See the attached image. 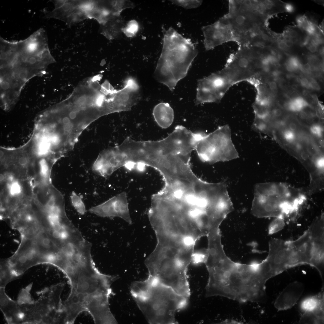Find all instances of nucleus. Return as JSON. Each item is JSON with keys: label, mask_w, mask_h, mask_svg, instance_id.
Masks as SVG:
<instances>
[{"label": "nucleus", "mask_w": 324, "mask_h": 324, "mask_svg": "<svg viewBox=\"0 0 324 324\" xmlns=\"http://www.w3.org/2000/svg\"><path fill=\"white\" fill-rule=\"evenodd\" d=\"M20 277L12 271L6 260L1 261L0 287L5 288L8 284Z\"/></svg>", "instance_id": "15"}, {"label": "nucleus", "mask_w": 324, "mask_h": 324, "mask_svg": "<svg viewBox=\"0 0 324 324\" xmlns=\"http://www.w3.org/2000/svg\"><path fill=\"white\" fill-rule=\"evenodd\" d=\"M304 290L303 284L296 281L289 284L280 293L274 303L278 310H287L296 303Z\"/></svg>", "instance_id": "11"}, {"label": "nucleus", "mask_w": 324, "mask_h": 324, "mask_svg": "<svg viewBox=\"0 0 324 324\" xmlns=\"http://www.w3.org/2000/svg\"><path fill=\"white\" fill-rule=\"evenodd\" d=\"M39 168L41 175L44 178L47 177L50 170L49 166L47 161L42 159L39 162Z\"/></svg>", "instance_id": "23"}, {"label": "nucleus", "mask_w": 324, "mask_h": 324, "mask_svg": "<svg viewBox=\"0 0 324 324\" xmlns=\"http://www.w3.org/2000/svg\"><path fill=\"white\" fill-rule=\"evenodd\" d=\"M278 39L280 41H285V37L283 36H280L278 38Z\"/></svg>", "instance_id": "48"}, {"label": "nucleus", "mask_w": 324, "mask_h": 324, "mask_svg": "<svg viewBox=\"0 0 324 324\" xmlns=\"http://www.w3.org/2000/svg\"><path fill=\"white\" fill-rule=\"evenodd\" d=\"M2 88L4 90H7L10 87L9 83L6 81H4L2 82L1 84Z\"/></svg>", "instance_id": "34"}, {"label": "nucleus", "mask_w": 324, "mask_h": 324, "mask_svg": "<svg viewBox=\"0 0 324 324\" xmlns=\"http://www.w3.org/2000/svg\"><path fill=\"white\" fill-rule=\"evenodd\" d=\"M296 124L292 122H291L289 124V129L295 131L296 129Z\"/></svg>", "instance_id": "40"}, {"label": "nucleus", "mask_w": 324, "mask_h": 324, "mask_svg": "<svg viewBox=\"0 0 324 324\" xmlns=\"http://www.w3.org/2000/svg\"><path fill=\"white\" fill-rule=\"evenodd\" d=\"M198 51L191 40L170 28L166 32L163 50L154 72V78L173 91L186 76Z\"/></svg>", "instance_id": "2"}, {"label": "nucleus", "mask_w": 324, "mask_h": 324, "mask_svg": "<svg viewBox=\"0 0 324 324\" xmlns=\"http://www.w3.org/2000/svg\"><path fill=\"white\" fill-rule=\"evenodd\" d=\"M224 16L235 42L245 34L263 26L267 17L260 11L257 0H229V12Z\"/></svg>", "instance_id": "6"}, {"label": "nucleus", "mask_w": 324, "mask_h": 324, "mask_svg": "<svg viewBox=\"0 0 324 324\" xmlns=\"http://www.w3.org/2000/svg\"><path fill=\"white\" fill-rule=\"evenodd\" d=\"M305 19L303 16H301L299 17L297 19V21L299 24V25L301 26L305 22Z\"/></svg>", "instance_id": "41"}, {"label": "nucleus", "mask_w": 324, "mask_h": 324, "mask_svg": "<svg viewBox=\"0 0 324 324\" xmlns=\"http://www.w3.org/2000/svg\"><path fill=\"white\" fill-rule=\"evenodd\" d=\"M251 211L258 218H284L297 212L305 199L298 189L285 184L268 182L256 184Z\"/></svg>", "instance_id": "3"}, {"label": "nucleus", "mask_w": 324, "mask_h": 324, "mask_svg": "<svg viewBox=\"0 0 324 324\" xmlns=\"http://www.w3.org/2000/svg\"><path fill=\"white\" fill-rule=\"evenodd\" d=\"M303 68L306 71L308 72L310 71L309 70L310 65L308 63L302 66Z\"/></svg>", "instance_id": "43"}, {"label": "nucleus", "mask_w": 324, "mask_h": 324, "mask_svg": "<svg viewBox=\"0 0 324 324\" xmlns=\"http://www.w3.org/2000/svg\"><path fill=\"white\" fill-rule=\"evenodd\" d=\"M153 115L157 124L164 129L170 127L174 120L173 110L167 103L161 102L156 105L153 109Z\"/></svg>", "instance_id": "13"}, {"label": "nucleus", "mask_w": 324, "mask_h": 324, "mask_svg": "<svg viewBox=\"0 0 324 324\" xmlns=\"http://www.w3.org/2000/svg\"><path fill=\"white\" fill-rule=\"evenodd\" d=\"M3 178V176L2 175H1V177H0V180H2V179Z\"/></svg>", "instance_id": "51"}, {"label": "nucleus", "mask_w": 324, "mask_h": 324, "mask_svg": "<svg viewBox=\"0 0 324 324\" xmlns=\"http://www.w3.org/2000/svg\"><path fill=\"white\" fill-rule=\"evenodd\" d=\"M317 69V68L314 65H310L309 70L310 71H315Z\"/></svg>", "instance_id": "45"}, {"label": "nucleus", "mask_w": 324, "mask_h": 324, "mask_svg": "<svg viewBox=\"0 0 324 324\" xmlns=\"http://www.w3.org/2000/svg\"><path fill=\"white\" fill-rule=\"evenodd\" d=\"M70 197L72 204L76 211L80 214L84 215L86 212V208L81 197L73 191Z\"/></svg>", "instance_id": "17"}, {"label": "nucleus", "mask_w": 324, "mask_h": 324, "mask_svg": "<svg viewBox=\"0 0 324 324\" xmlns=\"http://www.w3.org/2000/svg\"><path fill=\"white\" fill-rule=\"evenodd\" d=\"M278 46L280 49H284L285 48L286 46L284 41H280L278 42Z\"/></svg>", "instance_id": "38"}, {"label": "nucleus", "mask_w": 324, "mask_h": 324, "mask_svg": "<svg viewBox=\"0 0 324 324\" xmlns=\"http://www.w3.org/2000/svg\"><path fill=\"white\" fill-rule=\"evenodd\" d=\"M324 221L323 214L312 222L308 230L312 243L313 267L324 278Z\"/></svg>", "instance_id": "9"}, {"label": "nucleus", "mask_w": 324, "mask_h": 324, "mask_svg": "<svg viewBox=\"0 0 324 324\" xmlns=\"http://www.w3.org/2000/svg\"><path fill=\"white\" fill-rule=\"evenodd\" d=\"M79 0H66L61 7L54 10L45 16L46 18H53L64 22L78 7Z\"/></svg>", "instance_id": "14"}, {"label": "nucleus", "mask_w": 324, "mask_h": 324, "mask_svg": "<svg viewBox=\"0 0 324 324\" xmlns=\"http://www.w3.org/2000/svg\"><path fill=\"white\" fill-rule=\"evenodd\" d=\"M298 35L297 32L295 30H292L290 32L289 36L290 38H297Z\"/></svg>", "instance_id": "37"}, {"label": "nucleus", "mask_w": 324, "mask_h": 324, "mask_svg": "<svg viewBox=\"0 0 324 324\" xmlns=\"http://www.w3.org/2000/svg\"><path fill=\"white\" fill-rule=\"evenodd\" d=\"M66 0H56L53 1L55 8L56 9L62 6L65 2Z\"/></svg>", "instance_id": "30"}, {"label": "nucleus", "mask_w": 324, "mask_h": 324, "mask_svg": "<svg viewBox=\"0 0 324 324\" xmlns=\"http://www.w3.org/2000/svg\"><path fill=\"white\" fill-rule=\"evenodd\" d=\"M130 292L150 324H177L175 313L187 306L189 298L149 276L144 280L133 282Z\"/></svg>", "instance_id": "1"}, {"label": "nucleus", "mask_w": 324, "mask_h": 324, "mask_svg": "<svg viewBox=\"0 0 324 324\" xmlns=\"http://www.w3.org/2000/svg\"><path fill=\"white\" fill-rule=\"evenodd\" d=\"M205 49L209 50L230 41H234L231 27L224 16L211 25L202 28Z\"/></svg>", "instance_id": "8"}, {"label": "nucleus", "mask_w": 324, "mask_h": 324, "mask_svg": "<svg viewBox=\"0 0 324 324\" xmlns=\"http://www.w3.org/2000/svg\"><path fill=\"white\" fill-rule=\"evenodd\" d=\"M290 40L294 44L296 43L297 42L298 39L297 38H290Z\"/></svg>", "instance_id": "47"}, {"label": "nucleus", "mask_w": 324, "mask_h": 324, "mask_svg": "<svg viewBox=\"0 0 324 324\" xmlns=\"http://www.w3.org/2000/svg\"><path fill=\"white\" fill-rule=\"evenodd\" d=\"M10 194L12 196H15L20 194L21 191V185L18 182L13 181L10 183L8 187Z\"/></svg>", "instance_id": "22"}, {"label": "nucleus", "mask_w": 324, "mask_h": 324, "mask_svg": "<svg viewBox=\"0 0 324 324\" xmlns=\"http://www.w3.org/2000/svg\"><path fill=\"white\" fill-rule=\"evenodd\" d=\"M195 150L202 161L211 164L229 161L239 157L227 124L219 127L208 134L203 132Z\"/></svg>", "instance_id": "5"}, {"label": "nucleus", "mask_w": 324, "mask_h": 324, "mask_svg": "<svg viewBox=\"0 0 324 324\" xmlns=\"http://www.w3.org/2000/svg\"><path fill=\"white\" fill-rule=\"evenodd\" d=\"M302 93L303 96L306 97L309 95V92L306 89H304L302 91Z\"/></svg>", "instance_id": "46"}, {"label": "nucleus", "mask_w": 324, "mask_h": 324, "mask_svg": "<svg viewBox=\"0 0 324 324\" xmlns=\"http://www.w3.org/2000/svg\"><path fill=\"white\" fill-rule=\"evenodd\" d=\"M299 112V117L301 119H304L306 118L307 115L305 112L303 110Z\"/></svg>", "instance_id": "39"}, {"label": "nucleus", "mask_w": 324, "mask_h": 324, "mask_svg": "<svg viewBox=\"0 0 324 324\" xmlns=\"http://www.w3.org/2000/svg\"><path fill=\"white\" fill-rule=\"evenodd\" d=\"M311 44H310L309 43H308L305 46H306V47L308 49L309 48H310V47L311 46Z\"/></svg>", "instance_id": "50"}, {"label": "nucleus", "mask_w": 324, "mask_h": 324, "mask_svg": "<svg viewBox=\"0 0 324 324\" xmlns=\"http://www.w3.org/2000/svg\"><path fill=\"white\" fill-rule=\"evenodd\" d=\"M282 135L284 140L289 143L293 142L296 138L295 131L289 129L285 130L283 132Z\"/></svg>", "instance_id": "25"}, {"label": "nucleus", "mask_w": 324, "mask_h": 324, "mask_svg": "<svg viewBox=\"0 0 324 324\" xmlns=\"http://www.w3.org/2000/svg\"><path fill=\"white\" fill-rule=\"evenodd\" d=\"M0 307L8 324H23L24 314L17 301L6 293L5 288L0 287Z\"/></svg>", "instance_id": "10"}, {"label": "nucleus", "mask_w": 324, "mask_h": 324, "mask_svg": "<svg viewBox=\"0 0 324 324\" xmlns=\"http://www.w3.org/2000/svg\"><path fill=\"white\" fill-rule=\"evenodd\" d=\"M19 163L20 165L22 166H24L26 164L27 162V160L26 158L24 157H22L20 158L18 160Z\"/></svg>", "instance_id": "36"}, {"label": "nucleus", "mask_w": 324, "mask_h": 324, "mask_svg": "<svg viewBox=\"0 0 324 324\" xmlns=\"http://www.w3.org/2000/svg\"><path fill=\"white\" fill-rule=\"evenodd\" d=\"M284 219L280 218H275L270 224L268 228V233L272 234L280 230L284 226Z\"/></svg>", "instance_id": "20"}, {"label": "nucleus", "mask_w": 324, "mask_h": 324, "mask_svg": "<svg viewBox=\"0 0 324 324\" xmlns=\"http://www.w3.org/2000/svg\"><path fill=\"white\" fill-rule=\"evenodd\" d=\"M286 77L287 78L291 79L294 77V75L292 74H289L286 75Z\"/></svg>", "instance_id": "49"}, {"label": "nucleus", "mask_w": 324, "mask_h": 324, "mask_svg": "<svg viewBox=\"0 0 324 324\" xmlns=\"http://www.w3.org/2000/svg\"><path fill=\"white\" fill-rule=\"evenodd\" d=\"M269 88L271 90L274 91L277 88V85L276 82L274 81H271L268 82Z\"/></svg>", "instance_id": "33"}, {"label": "nucleus", "mask_w": 324, "mask_h": 324, "mask_svg": "<svg viewBox=\"0 0 324 324\" xmlns=\"http://www.w3.org/2000/svg\"><path fill=\"white\" fill-rule=\"evenodd\" d=\"M19 78L22 80H25L28 76V73L26 70L20 71L18 74Z\"/></svg>", "instance_id": "32"}, {"label": "nucleus", "mask_w": 324, "mask_h": 324, "mask_svg": "<svg viewBox=\"0 0 324 324\" xmlns=\"http://www.w3.org/2000/svg\"><path fill=\"white\" fill-rule=\"evenodd\" d=\"M89 212L101 217H118L132 224L126 193L122 192L105 202L90 208Z\"/></svg>", "instance_id": "7"}, {"label": "nucleus", "mask_w": 324, "mask_h": 324, "mask_svg": "<svg viewBox=\"0 0 324 324\" xmlns=\"http://www.w3.org/2000/svg\"><path fill=\"white\" fill-rule=\"evenodd\" d=\"M310 130L311 134L318 138H321L322 136L323 129L320 124H316L311 125Z\"/></svg>", "instance_id": "26"}, {"label": "nucleus", "mask_w": 324, "mask_h": 324, "mask_svg": "<svg viewBox=\"0 0 324 324\" xmlns=\"http://www.w3.org/2000/svg\"><path fill=\"white\" fill-rule=\"evenodd\" d=\"M300 82L303 86L307 88H310L309 82L307 78H301Z\"/></svg>", "instance_id": "29"}, {"label": "nucleus", "mask_w": 324, "mask_h": 324, "mask_svg": "<svg viewBox=\"0 0 324 324\" xmlns=\"http://www.w3.org/2000/svg\"><path fill=\"white\" fill-rule=\"evenodd\" d=\"M138 26L136 22L132 21L129 22L125 28L124 32L128 35H134L138 30Z\"/></svg>", "instance_id": "24"}, {"label": "nucleus", "mask_w": 324, "mask_h": 324, "mask_svg": "<svg viewBox=\"0 0 324 324\" xmlns=\"http://www.w3.org/2000/svg\"><path fill=\"white\" fill-rule=\"evenodd\" d=\"M64 285L60 283L46 288L36 301L20 304L24 314L23 324H65L61 298Z\"/></svg>", "instance_id": "4"}, {"label": "nucleus", "mask_w": 324, "mask_h": 324, "mask_svg": "<svg viewBox=\"0 0 324 324\" xmlns=\"http://www.w3.org/2000/svg\"><path fill=\"white\" fill-rule=\"evenodd\" d=\"M299 323L322 324L324 322L314 314L311 312L303 313L301 316Z\"/></svg>", "instance_id": "18"}, {"label": "nucleus", "mask_w": 324, "mask_h": 324, "mask_svg": "<svg viewBox=\"0 0 324 324\" xmlns=\"http://www.w3.org/2000/svg\"><path fill=\"white\" fill-rule=\"evenodd\" d=\"M172 3L177 5L186 9H190L197 8L202 2L201 0H177L171 1Z\"/></svg>", "instance_id": "19"}, {"label": "nucleus", "mask_w": 324, "mask_h": 324, "mask_svg": "<svg viewBox=\"0 0 324 324\" xmlns=\"http://www.w3.org/2000/svg\"><path fill=\"white\" fill-rule=\"evenodd\" d=\"M207 249L195 250L193 254L191 263L194 264L204 263L207 255Z\"/></svg>", "instance_id": "21"}, {"label": "nucleus", "mask_w": 324, "mask_h": 324, "mask_svg": "<svg viewBox=\"0 0 324 324\" xmlns=\"http://www.w3.org/2000/svg\"><path fill=\"white\" fill-rule=\"evenodd\" d=\"M315 27L311 24L309 23L305 29L307 32L310 35H314L315 30Z\"/></svg>", "instance_id": "28"}, {"label": "nucleus", "mask_w": 324, "mask_h": 324, "mask_svg": "<svg viewBox=\"0 0 324 324\" xmlns=\"http://www.w3.org/2000/svg\"><path fill=\"white\" fill-rule=\"evenodd\" d=\"M308 50L312 53L315 52L317 50V47L316 46L311 45Z\"/></svg>", "instance_id": "42"}, {"label": "nucleus", "mask_w": 324, "mask_h": 324, "mask_svg": "<svg viewBox=\"0 0 324 324\" xmlns=\"http://www.w3.org/2000/svg\"><path fill=\"white\" fill-rule=\"evenodd\" d=\"M88 18L86 14L79 7L71 13L64 21L69 26H71Z\"/></svg>", "instance_id": "16"}, {"label": "nucleus", "mask_w": 324, "mask_h": 324, "mask_svg": "<svg viewBox=\"0 0 324 324\" xmlns=\"http://www.w3.org/2000/svg\"><path fill=\"white\" fill-rule=\"evenodd\" d=\"M286 46L287 47H290L292 46L293 44L292 42L290 40H285L284 41Z\"/></svg>", "instance_id": "44"}, {"label": "nucleus", "mask_w": 324, "mask_h": 324, "mask_svg": "<svg viewBox=\"0 0 324 324\" xmlns=\"http://www.w3.org/2000/svg\"><path fill=\"white\" fill-rule=\"evenodd\" d=\"M285 8L286 11L289 12H292L294 10L293 6L289 4H286L285 5Z\"/></svg>", "instance_id": "35"}, {"label": "nucleus", "mask_w": 324, "mask_h": 324, "mask_svg": "<svg viewBox=\"0 0 324 324\" xmlns=\"http://www.w3.org/2000/svg\"><path fill=\"white\" fill-rule=\"evenodd\" d=\"M300 307L303 313L309 312L313 313L324 322V285L318 294L308 297L303 300L300 304Z\"/></svg>", "instance_id": "12"}, {"label": "nucleus", "mask_w": 324, "mask_h": 324, "mask_svg": "<svg viewBox=\"0 0 324 324\" xmlns=\"http://www.w3.org/2000/svg\"><path fill=\"white\" fill-rule=\"evenodd\" d=\"M271 116L272 115L274 116L278 117L280 116L282 114V111L279 109H275L272 110V112H270Z\"/></svg>", "instance_id": "31"}, {"label": "nucleus", "mask_w": 324, "mask_h": 324, "mask_svg": "<svg viewBox=\"0 0 324 324\" xmlns=\"http://www.w3.org/2000/svg\"><path fill=\"white\" fill-rule=\"evenodd\" d=\"M309 83L310 88L317 91L320 90V85L314 80L311 79L309 82Z\"/></svg>", "instance_id": "27"}]
</instances>
